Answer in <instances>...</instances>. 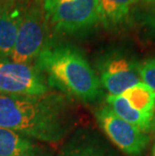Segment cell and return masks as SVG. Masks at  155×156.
<instances>
[{"label":"cell","mask_w":155,"mask_h":156,"mask_svg":"<svg viewBox=\"0 0 155 156\" xmlns=\"http://www.w3.org/2000/svg\"><path fill=\"white\" fill-rule=\"evenodd\" d=\"M107 106L117 116L140 129L145 133H150L155 130V117L147 116L133 110L123 95L107 97Z\"/></svg>","instance_id":"10"},{"label":"cell","mask_w":155,"mask_h":156,"mask_svg":"<svg viewBox=\"0 0 155 156\" xmlns=\"http://www.w3.org/2000/svg\"><path fill=\"white\" fill-rule=\"evenodd\" d=\"M148 23H149L150 27L155 31V12H154V14L151 15L149 17V19H148Z\"/></svg>","instance_id":"15"},{"label":"cell","mask_w":155,"mask_h":156,"mask_svg":"<svg viewBox=\"0 0 155 156\" xmlns=\"http://www.w3.org/2000/svg\"><path fill=\"white\" fill-rule=\"evenodd\" d=\"M150 156H155V139L152 145V148H151V152H150Z\"/></svg>","instance_id":"17"},{"label":"cell","mask_w":155,"mask_h":156,"mask_svg":"<svg viewBox=\"0 0 155 156\" xmlns=\"http://www.w3.org/2000/svg\"><path fill=\"white\" fill-rule=\"evenodd\" d=\"M75 126L71 98L61 92L44 95L0 94V127L37 141L55 144Z\"/></svg>","instance_id":"1"},{"label":"cell","mask_w":155,"mask_h":156,"mask_svg":"<svg viewBox=\"0 0 155 156\" xmlns=\"http://www.w3.org/2000/svg\"><path fill=\"white\" fill-rule=\"evenodd\" d=\"M28 0H0V3H22Z\"/></svg>","instance_id":"16"},{"label":"cell","mask_w":155,"mask_h":156,"mask_svg":"<svg viewBox=\"0 0 155 156\" xmlns=\"http://www.w3.org/2000/svg\"><path fill=\"white\" fill-rule=\"evenodd\" d=\"M27 4L0 3V61H6L10 58Z\"/></svg>","instance_id":"8"},{"label":"cell","mask_w":155,"mask_h":156,"mask_svg":"<svg viewBox=\"0 0 155 156\" xmlns=\"http://www.w3.org/2000/svg\"><path fill=\"white\" fill-rule=\"evenodd\" d=\"M122 95L133 110L155 117V92L144 83L140 82L126 90Z\"/></svg>","instance_id":"12"},{"label":"cell","mask_w":155,"mask_h":156,"mask_svg":"<svg viewBox=\"0 0 155 156\" xmlns=\"http://www.w3.org/2000/svg\"><path fill=\"white\" fill-rule=\"evenodd\" d=\"M58 156H110L103 145L88 138L71 141Z\"/></svg>","instance_id":"13"},{"label":"cell","mask_w":155,"mask_h":156,"mask_svg":"<svg viewBox=\"0 0 155 156\" xmlns=\"http://www.w3.org/2000/svg\"><path fill=\"white\" fill-rule=\"evenodd\" d=\"M33 66L47 76L51 89L70 98L93 103L102 96L98 75L83 52L74 45L48 42Z\"/></svg>","instance_id":"2"},{"label":"cell","mask_w":155,"mask_h":156,"mask_svg":"<svg viewBox=\"0 0 155 156\" xmlns=\"http://www.w3.org/2000/svg\"><path fill=\"white\" fill-rule=\"evenodd\" d=\"M138 1H144V2L151 3V2H155V0H138Z\"/></svg>","instance_id":"18"},{"label":"cell","mask_w":155,"mask_h":156,"mask_svg":"<svg viewBox=\"0 0 155 156\" xmlns=\"http://www.w3.org/2000/svg\"><path fill=\"white\" fill-rule=\"evenodd\" d=\"M0 156H49V151L31 138L0 127Z\"/></svg>","instance_id":"9"},{"label":"cell","mask_w":155,"mask_h":156,"mask_svg":"<svg viewBox=\"0 0 155 156\" xmlns=\"http://www.w3.org/2000/svg\"><path fill=\"white\" fill-rule=\"evenodd\" d=\"M98 2L100 22L105 27L114 28L128 21L132 7L138 0H98Z\"/></svg>","instance_id":"11"},{"label":"cell","mask_w":155,"mask_h":156,"mask_svg":"<svg viewBox=\"0 0 155 156\" xmlns=\"http://www.w3.org/2000/svg\"><path fill=\"white\" fill-rule=\"evenodd\" d=\"M51 90L44 75L34 66L0 61V94L38 96Z\"/></svg>","instance_id":"6"},{"label":"cell","mask_w":155,"mask_h":156,"mask_svg":"<svg viewBox=\"0 0 155 156\" xmlns=\"http://www.w3.org/2000/svg\"><path fill=\"white\" fill-rule=\"evenodd\" d=\"M140 62L120 52L107 54L98 61V73L101 86L109 95H121L141 81Z\"/></svg>","instance_id":"7"},{"label":"cell","mask_w":155,"mask_h":156,"mask_svg":"<svg viewBox=\"0 0 155 156\" xmlns=\"http://www.w3.org/2000/svg\"><path fill=\"white\" fill-rule=\"evenodd\" d=\"M48 25L42 1L28 3L19 24L10 61L27 65L34 62L48 42Z\"/></svg>","instance_id":"4"},{"label":"cell","mask_w":155,"mask_h":156,"mask_svg":"<svg viewBox=\"0 0 155 156\" xmlns=\"http://www.w3.org/2000/svg\"><path fill=\"white\" fill-rule=\"evenodd\" d=\"M96 119L108 138L128 156H141L149 145V134L123 120L107 105L98 109Z\"/></svg>","instance_id":"5"},{"label":"cell","mask_w":155,"mask_h":156,"mask_svg":"<svg viewBox=\"0 0 155 156\" xmlns=\"http://www.w3.org/2000/svg\"><path fill=\"white\" fill-rule=\"evenodd\" d=\"M45 19L55 32L72 35L100 23L98 0H42Z\"/></svg>","instance_id":"3"},{"label":"cell","mask_w":155,"mask_h":156,"mask_svg":"<svg viewBox=\"0 0 155 156\" xmlns=\"http://www.w3.org/2000/svg\"><path fill=\"white\" fill-rule=\"evenodd\" d=\"M139 73L142 83L155 92V56L140 62Z\"/></svg>","instance_id":"14"}]
</instances>
